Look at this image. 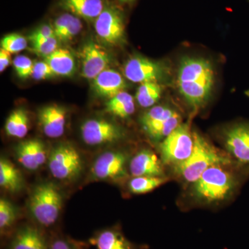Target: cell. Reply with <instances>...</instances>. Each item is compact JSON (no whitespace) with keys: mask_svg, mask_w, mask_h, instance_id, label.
<instances>
[{"mask_svg":"<svg viewBox=\"0 0 249 249\" xmlns=\"http://www.w3.org/2000/svg\"><path fill=\"white\" fill-rule=\"evenodd\" d=\"M180 93L192 107L203 106L209 99L214 83L213 65L208 60L196 57L182 59L178 72Z\"/></svg>","mask_w":249,"mask_h":249,"instance_id":"obj_1","label":"cell"},{"mask_svg":"<svg viewBox=\"0 0 249 249\" xmlns=\"http://www.w3.org/2000/svg\"><path fill=\"white\" fill-rule=\"evenodd\" d=\"M194 147L186 160L175 165V172L183 179L195 183L210 167L216 165H229L230 159L210 143L197 132L193 133Z\"/></svg>","mask_w":249,"mask_h":249,"instance_id":"obj_2","label":"cell"},{"mask_svg":"<svg viewBox=\"0 0 249 249\" xmlns=\"http://www.w3.org/2000/svg\"><path fill=\"white\" fill-rule=\"evenodd\" d=\"M224 165L210 167L194 183L195 196L206 203L224 200L232 194L237 182L232 173Z\"/></svg>","mask_w":249,"mask_h":249,"instance_id":"obj_3","label":"cell"},{"mask_svg":"<svg viewBox=\"0 0 249 249\" xmlns=\"http://www.w3.org/2000/svg\"><path fill=\"white\" fill-rule=\"evenodd\" d=\"M62 199L61 193L52 183L38 185L29 199V207L33 217L44 227L53 225L60 215Z\"/></svg>","mask_w":249,"mask_h":249,"instance_id":"obj_4","label":"cell"},{"mask_svg":"<svg viewBox=\"0 0 249 249\" xmlns=\"http://www.w3.org/2000/svg\"><path fill=\"white\" fill-rule=\"evenodd\" d=\"M48 166L54 178L73 181L83 171V161L76 147L70 143H61L54 147L49 153Z\"/></svg>","mask_w":249,"mask_h":249,"instance_id":"obj_5","label":"cell"},{"mask_svg":"<svg viewBox=\"0 0 249 249\" xmlns=\"http://www.w3.org/2000/svg\"><path fill=\"white\" fill-rule=\"evenodd\" d=\"M193 147V134L191 133L189 126L180 124L160 143L162 160L167 164H179L191 156Z\"/></svg>","mask_w":249,"mask_h":249,"instance_id":"obj_6","label":"cell"},{"mask_svg":"<svg viewBox=\"0 0 249 249\" xmlns=\"http://www.w3.org/2000/svg\"><path fill=\"white\" fill-rule=\"evenodd\" d=\"M181 123V116L167 106H155L142 116L141 124L147 135L156 141L168 137Z\"/></svg>","mask_w":249,"mask_h":249,"instance_id":"obj_7","label":"cell"},{"mask_svg":"<svg viewBox=\"0 0 249 249\" xmlns=\"http://www.w3.org/2000/svg\"><path fill=\"white\" fill-rule=\"evenodd\" d=\"M81 136L87 145L91 146L113 143L123 138L120 127L106 119H92L81 126Z\"/></svg>","mask_w":249,"mask_h":249,"instance_id":"obj_8","label":"cell"},{"mask_svg":"<svg viewBox=\"0 0 249 249\" xmlns=\"http://www.w3.org/2000/svg\"><path fill=\"white\" fill-rule=\"evenodd\" d=\"M80 55L81 75L88 80L94 79L101 72L107 70L111 62L107 52L92 40L85 42Z\"/></svg>","mask_w":249,"mask_h":249,"instance_id":"obj_9","label":"cell"},{"mask_svg":"<svg viewBox=\"0 0 249 249\" xmlns=\"http://www.w3.org/2000/svg\"><path fill=\"white\" fill-rule=\"evenodd\" d=\"M94 27L98 37L107 45H117L124 38V22L114 8H104L95 20Z\"/></svg>","mask_w":249,"mask_h":249,"instance_id":"obj_10","label":"cell"},{"mask_svg":"<svg viewBox=\"0 0 249 249\" xmlns=\"http://www.w3.org/2000/svg\"><path fill=\"white\" fill-rule=\"evenodd\" d=\"M224 143L235 160L249 168V123L240 122L229 127L224 134Z\"/></svg>","mask_w":249,"mask_h":249,"instance_id":"obj_11","label":"cell"},{"mask_svg":"<svg viewBox=\"0 0 249 249\" xmlns=\"http://www.w3.org/2000/svg\"><path fill=\"white\" fill-rule=\"evenodd\" d=\"M127 157L123 152L108 151L99 156L93 165L92 173L95 178L101 180H116L127 175L125 165Z\"/></svg>","mask_w":249,"mask_h":249,"instance_id":"obj_12","label":"cell"},{"mask_svg":"<svg viewBox=\"0 0 249 249\" xmlns=\"http://www.w3.org/2000/svg\"><path fill=\"white\" fill-rule=\"evenodd\" d=\"M124 76L133 83L142 84L157 82L163 76L161 65L140 55L127 60L124 66Z\"/></svg>","mask_w":249,"mask_h":249,"instance_id":"obj_13","label":"cell"},{"mask_svg":"<svg viewBox=\"0 0 249 249\" xmlns=\"http://www.w3.org/2000/svg\"><path fill=\"white\" fill-rule=\"evenodd\" d=\"M16 155L18 162L31 171L38 170L47 160L45 145L37 139H31L19 143L16 148Z\"/></svg>","mask_w":249,"mask_h":249,"instance_id":"obj_14","label":"cell"},{"mask_svg":"<svg viewBox=\"0 0 249 249\" xmlns=\"http://www.w3.org/2000/svg\"><path fill=\"white\" fill-rule=\"evenodd\" d=\"M67 111L57 106H46L38 112V121L44 134L49 138H58L65 132Z\"/></svg>","mask_w":249,"mask_h":249,"instance_id":"obj_15","label":"cell"},{"mask_svg":"<svg viewBox=\"0 0 249 249\" xmlns=\"http://www.w3.org/2000/svg\"><path fill=\"white\" fill-rule=\"evenodd\" d=\"M129 171L134 178L162 177L163 174L161 162L150 150H141L134 156L129 163Z\"/></svg>","mask_w":249,"mask_h":249,"instance_id":"obj_16","label":"cell"},{"mask_svg":"<svg viewBox=\"0 0 249 249\" xmlns=\"http://www.w3.org/2000/svg\"><path fill=\"white\" fill-rule=\"evenodd\" d=\"M94 92L101 97L111 98L124 91L126 83L119 72L107 69L92 80Z\"/></svg>","mask_w":249,"mask_h":249,"instance_id":"obj_17","label":"cell"},{"mask_svg":"<svg viewBox=\"0 0 249 249\" xmlns=\"http://www.w3.org/2000/svg\"><path fill=\"white\" fill-rule=\"evenodd\" d=\"M60 4L77 17L88 20L96 19L104 9L102 0H61Z\"/></svg>","mask_w":249,"mask_h":249,"instance_id":"obj_18","label":"cell"},{"mask_svg":"<svg viewBox=\"0 0 249 249\" xmlns=\"http://www.w3.org/2000/svg\"><path fill=\"white\" fill-rule=\"evenodd\" d=\"M45 61L53 70L55 76H71L76 70L74 58L67 49H57L45 57Z\"/></svg>","mask_w":249,"mask_h":249,"instance_id":"obj_19","label":"cell"},{"mask_svg":"<svg viewBox=\"0 0 249 249\" xmlns=\"http://www.w3.org/2000/svg\"><path fill=\"white\" fill-rule=\"evenodd\" d=\"M11 249H49L45 238L36 228L25 227L18 231Z\"/></svg>","mask_w":249,"mask_h":249,"instance_id":"obj_20","label":"cell"},{"mask_svg":"<svg viewBox=\"0 0 249 249\" xmlns=\"http://www.w3.org/2000/svg\"><path fill=\"white\" fill-rule=\"evenodd\" d=\"M53 27L56 38L61 42H66L71 40L79 34L83 24L77 16L65 14L55 19Z\"/></svg>","mask_w":249,"mask_h":249,"instance_id":"obj_21","label":"cell"},{"mask_svg":"<svg viewBox=\"0 0 249 249\" xmlns=\"http://www.w3.org/2000/svg\"><path fill=\"white\" fill-rule=\"evenodd\" d=\"M0 186L11 193L20 191L24 186L19 170L9 160L2 157L0 160Z\"/></svg>","mask_w":249,"mask_h":249,"instance_id":"obj_22","label":"cell"},{"mask_svg":"<svg viewBox=\"0 0 249 249\" xmlns=\"http://www.w3.org/2000/svg\"><path fill=\"white\" fill-rule=\"evenodd\" d=\"M135 110L133 97L126 91L118 93L114 97L109 98L106 103V111L112 115L125 119L132 115Z\"/></svg>","mask_w":249,"mask_h":249,"instance_id":"obj_23","label":"cell"},{"mask_svg":"<svg viewBox=\"0 0 249 249\" xmlns=\"http://www.w3.org/2000/svg\"><path fill=\"white\" fill-rule=\"evenodd\" d=\"M29 118L27 111L22 108L15 109L10 114L5 124V130L10 137L24 138L28 133Z\"/></svg>","mask_w":249,"mask_h":249,"instance_id":"obj_24","label":"cell"},{"mask_svg":"<svg viewBox=\"0 0 249 249\" xmlns=\"http://www.w3.org/2000/svg\"><path fill=\"white\" fill-rule=\"evenodd\" d=\"M97 249H132L130 243L120 232L114 230H105L93 241Z\"/></svg>","mask_w":249,"mask_h":249,"instance_id":"obj_25","label":"cell"},{"mask_svg":"<svg viewBox=\"0 0 249 249\" xmlns=\"http://www.w3.org/2000/svg\"><path fill=\"white\" fill-rule=\"evenodd\" d=\"M161 96V88L157 82L142 83L137 91V101L142 107L153 106Z\"/></svg>","mask_w":249,"mask_h":249,"instance_id":"obj_26","label":"cell"},{"mask_svg":"<svg viewBox=\"0 0 249 249\" xmlns=\"http://www.w3.org/2000/svg\"><path fill=\"white\" fill-rule=\"evenodd\" d=\"M167 178L163 177H137L129 182V189L134 194H145L164 184Z\"/></svg>","mask_w":249,"mask_h":249,"instance_id":"obj_27","label":"cell"},{"mask_svg":"<svg viewBox=\"0 0 249 249\" xmlns=\"http://www.w3.org/2000/svg\"><path fill=\"white\" fill-rule=\"evenodd\" d=\"M16 217L17 212L14 204L1 198L0 200V229L1 231L12 227Z\"/></svg>","mask_w":249,"mask_h":249,"instance_id":"obj_28","label":"cell"},{"mask_svg":"<svg viewBox=\"0 0 249 249\" xmlns=\"http://www.w3.org/2000/svg\"><path fill=\"white\" fill-rule=\"evenodd\" d=\"M27 47V39L20 34H8L1 40V48L7 51L10 53H19Z\"/></svg>","mask_w":249,"mask_h":249,"instance_id":"obj_29","label":"cell"},{"mask_svg":"<svg viewBox=\"0 0 249 249\" xmlns=\"http://www.w3.org/2000/svg\"><path fill=\"white\" fill-rule=\"evenodd\" d=\"M58 40L56 37H52L42 39V40L32 41L31 42L32 46L31 49L37 55L45 58L58 49Z\"/></svg>","mask_w":249,"mask_h":249,"instance_id":"obj_30","label":"cell"},{"mask_svg":"<svg viewBox=\"0 0 249 249\" xmlns=\"http://www.w3.org/2000/svg\"><path fill=\"white\" fill-rule=\"evenodd\" d=\"M16 74L20 79L25 80L31 77L34 62L30 58L24 55H18L13 61Z\"/></svg>","mask_w":249,"mask_h":249,"instance_id":"obj_31","label":"cell"},{"mask_svg":"<svg viewBox=\"0 0 249 249\" xmlns=\"http://www.w3.org/2000/svg\"><path fill=\"white\" fill-rule=\"evenodd\" d=\"M55 76L53 70L45 60L34 63L32 75H31V77L34 80H45Z\"/></svg>","mask_w":249,"mask_h":249,"instance_id":"obj_32","label":"cell"},{"mask_svg":"<svg viewBox=\"0 0 249 249\" xmlns=\"http://www.w3.org/2000/svg\"><path fill=\"white\" fill-rule=\"evenodd\" d=\"M52 37H55L53 27L49 24H44L33 31L29 36V39L30 42H32V41L42 40V39Z\"/></svg>","mask_w":249,"mask_h":249,"instance_id":"obj_33","label":"cell"},{"mask_svg":"<svg viewBox=\"0 0 249 249\" xmlns=\"http://www.w3.org/2000/svg\"><path fill=\"white\" fill-rule=\"evenodd\" d=\"M11 53L5 49L0 50V71L3 72L11 63Z\"/></svg>","mask_w":249,"mask_h":249,"instance_id":"obj_34","label":"cell"},{"mask_svg":"<svg viewBox=\"0 0 249 249\" xmlns=\"http://www.w3.org/2000/svg\"><path fill=\"white\" fill-rule=\"evenodd\" d=\"M49 249H75L71 247L70 244L67 243L66 241L62 240H57L51 246Z\"/></svg>","mask_w":249,"mask_h":249,"instance_id":"obj_35","label":"cell"},{"mask_svg":"<svg viewBox=\"0 0 249 249\" xmlns=\"http://www.w3.org/2000/svg\"><path fill=\"white\" fill-rule=\"evenodd\" d=\"M121 1H132V0H121Z\"/></svg>","mask_w":249,"mask_h":249,"instance_id":"obj_36","label":"cell"}]
</instances>
